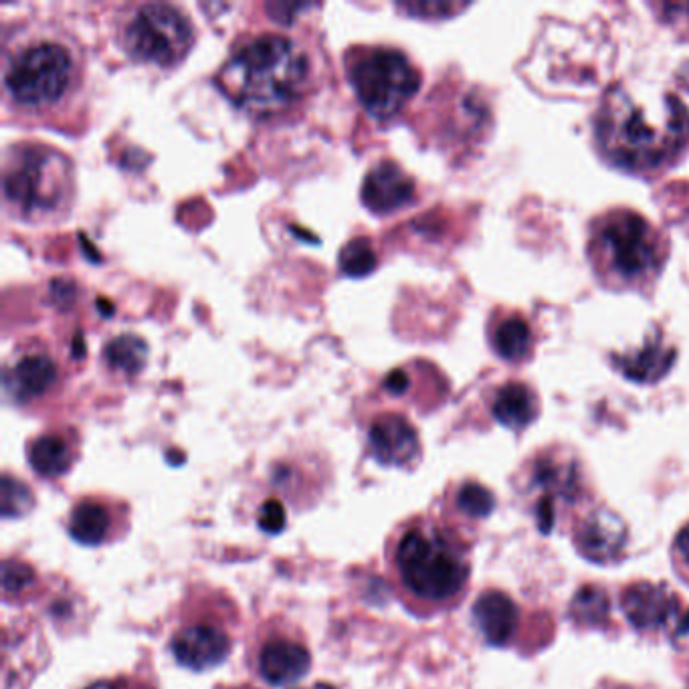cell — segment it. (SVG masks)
I'll return each instance as SVG.
<instances>
[{"mask_svg": "<svg viewBox=\"0 0 689 689\" xmlns=\"http://www.w3.org/2000/svg\"><path fill=\"white\" fill-rule=\"evenodd\" d=\"M688 136V107L676 95H641L617 85L596 117V138L608 160L635 173L671 163Z\"/></svg>", "mask_w": 689, "mask_h": 689, "instance_id": "obj_1", "label": "cell"}, {"mask_svg": "<svg viewBox=\"0 0 689 689\" xmlns=\"http://www.w3.org/2000/svg\"><path fill=\"white\" fill-rule=\"evenodd\" d=\"M310 75L304 51L283 35L251 39L219 71L217 85L234 106L273 116L302 95Z\"/></svg>", "mask_w": 689, "mask_h": 689, "instance_id": "obj_2", "label": "cell"}, {"mask_svg": "<svg viewBox=\"0 0 689 689\" xmlns=\"http://www.w3.org/2000/svg\"><path fill=\"white\" fill-rule=\"evenodd\" d=\"M397 571L410 595L441 605L461 595L469 578L466 554L441 530L415 526L397 546Z\"/></svg>", "mask_w": 689, "mask_h": 689, "instance_id": "obj_3", "label": "cell"}, {"mask_svg": "<svg viewBox=\"0 0 689 689\" xmlns=\"http://www.w3.org/2000/svg\"><path fill=\"white\" fill-rule=\"evenodd\" d=\"M591 251L603 275L625 285H637L654 280L661 271L667 247L661 233L645 217L615 211L596 222Z\"/></svg>", "mask_w": 689, "mask_h": 689, "instance_id": "obj_4", "label": "cell"}, {"mask_svg": "<svg viewBox=\"0 0 689 689\" xmlns=\"http://www.w3.org/2000/svg\"><path fill=\"white\" fill-rule=\"evenodd\" d=\"M70 164L45 146H24L4 168V197L29 217L58 211L70 192Z\"/></svg>", "mask_w": 689, "mask_h": 689, "instance_id": "obj_5", "label": "cell"}, {"mask_svg": "<svg viewBox=\"0 0 689 689\" xmlns=\"http://www.w3.org/2000/svg\"><path fill=\"white\" fill-rule=\"evenodd\" d=\"M351 82L364 109L378 119H388L409 104L421 77L400 51L373 49L352 65Z\"/></svg>", "mask_w": 689, "mask_h": 689, "instance_id": "obj_6", "label": "cell"}, {"mask_svg": "<svg viewBox=\"0 0 689 689\" xmlns=\"http://www.w3.org/2000/svg\"><path fill=\"white\" fill-rule=\"evenodd\" d=\"M73 59L61 43L45 41L24 48L4 71V87L24 107H43L58 102L70 87Z\"/></svg>", "mask_w": 689, "mask_h": 689, "instance_id": "obj_7", "label": "cell"}, {"mask_svg": "<svg viewBox=\"0 0 689 689\" xmlns=\"http://www.w3.org/2000/svg\"><path fill=\"white\" fill-rule=\"evenodd\" d=\"M124 45L136 61L170 67L185 58L192 45V27L187 17L170 4H144L126 27Z\"/></svg>", "mask_w": 689, "mask_h": 689, "instance_id": "obj_8", "label": "cell"}, {"mask_svg": "<svg viewBox=\"0 0 689 689\" xmlns=\"http://www.w3.org/2000/svg\"><path fill=\"white\" fill-rule=\"evenodd\" d=\"M623 610L637 631L689 633V608L683 613L678 596L666 586L635 583L623 593Z\"/></svg>", "mask_w": 689, "mask_h": 689, "instance_id": "obj_9", "label": "cell"}, {"mask_svg": "<svg viewBox=\"0 0 689 689\" xmlns=\"http://www.w3.org/2000/svg\"><path fill=\"white\" fill-rule=\"evenodd\" d=\"M627 544V526L607 508H598L584 515L574 532V546L586 561L596 564L615 562Z\"/></svg>", "mask_w": 689, "mask_h": 689, "instance_id": "obj_10", "label": "cell"}, {"mask_svg": "<svg viewBox=\"0 0 689 689\" xmlns=\"http://www.w3.org/2000/svg\"><path fill=\"white\" fill-rule=\"evenodd\" d=\"M368 445L374 459L390 468L409 466L421 451L415 427L400 415L378 417L368 431Z\"/></svg>", "mask_w": 689, "mask_h": 689, "instance_id": "obj_11", "label": "cell"}, {"mask_svg": "<svg viewBox=\"0 0 689 689\" xmlns=\"http://www.w3.org/2000/svg\"><path fill=\"white\" fill-rule=\"evenodd\" d=\"M231 651V639L227 633L212 625H190L176 633L173 654L176 661L192 671H205L217 667Z\"/></svg>", "mask_w": 689, "mask_h": 689, "instance_id": "obj_12", "label": "cell"}, {"mask_svg": "<svg viewBox=\"0 0 689 689\" xmlns=\"http://www.w3.org/2000/svg\"><path fill=\"white\" fill-rule=\"evenodd\" d=\"M258 666L261 678L271 686H292L307 674L312 655L304 643L271 637L259 649Z\"/></svg>", "mask_w": 689, "mask_h": 689, "instance_id": "obj_13", "label": "cell"}, {"mask_svg": "<svg viewBox=\"0 0 689 689\" xmlns=\"http://www.w3.org/2000/svg\"><path fill=\"white\" fill-rule=\"evenodd\" d=\"M415 199V182L395 163L374 166L363 182V202L378 215L395 212Z\"/></svg>", "mask_w": 689, "mask_h": 689, "instance_id": "obj_14", "label": "cell"}, {"mask_svg": "<svg viewBox=\"0 0 689 689\" xmlns=\"http://www.w3.org/2000/svg\"><path fill=\"white\" fill-rule=\"evenodd\" d=\"M473 617L478 620L481 635L495 647L512 641L518 629V607L510 596L500 591H488L479 596Z\"/></svg>", "mask_w": 689, "mask_h": 689, "instance_id": "obj_15", "label": "cell"}, {"mask_svg": "<svg viewBox=\"0 0 689 689\" xmlns=\"http://www.w3.org/2000/svg\"><path fill=\"white\" fill-rule=\"evenodd\" d=\"M58 378V368L48 356L31 354L12 364L4 374V388L14 400L24 403L45 395Z\"/></svg>", "mask_w": 689, "mask_h": 689, "instance_id": "obj_16", "label": "cell"}, {"mask_svg": "<svg viewBox=\"0 0 689 689\" xmlns=\"http://www.w3.org/2000/svg\"><path fill=\"white\" fill-rule=\"evenodd\" d=\"M493 417L502 422L503 427H510L520 431L528 427L537 417V398L532 388L522 383H508L503 385L493 398Z\"/></svg>", "mask_w": 689, "mask_h": 689, "instance_id": "obj_17", "label": "cell"}, {"mask_svg": "<svg viewBox=\"0 0 689 689\" xmlns=\"http://www.w3.org/2000/svg\"><path fill=\"white\" fill-rule=\"evenodd\" d=\"M674 361L676 351L671 346H666L661 340H649L641 351L617 358V366L631 380L655 383L666 376Z\"/></svg>", "mask_w": 689, "mask_h": 689, "instance_id": "obj_18", "label": "cell"}, {"mask_svg": "<svg viewBox=\"0 0 689 689\" xmlns=\"http://www.w3.org/2000/svg\"><path fill=\"white\" fill-rule=\"evenodd\" d=\"M112 530V515L104 503L87 500L73 508L70 518V534L85 546L102 544Z\"/></svg>", "mask_w": 689, "mask_h": 689, "instance_id": "obj_19", "label": "cell"}, {"mask_svg": "<svg viewBox=\"0 0 689 689\" xmlns=\"http://www.w3.org/2000/svg\"><path fill=\"white\" fill-rule=\"evenodd\" d=\"M29 463L41 478L63 476L73 463L70 443L59 435H43L29 447Z\"/></svg>", "mask_w": 689, "mask_h": 689, "instance_id": "obj_20", "label": "cell"}, {"mask_svg": "<svg viewBox=\"0 0 689 689\" xmlns=\"http://www.w3.org/2000/svg\"><path fill=\"white\" fill-rule=\"evenodd\" d=\"M491 344L503 361L520 363L532 351V330L524 317H503L502 322H498L493 327Z\"/></svg>", "mask_w": 689, "mask_h": 689, "instance_id": "obj_21", "label": "cell"}, {"mask_svg": "<svg viewBox=\"0 0 689 689\" xmlns=\"http://www.w3.org/2000/svg\"><path fill=\"white\" fill-rule=\"evenodd\" d=\"M146 354H148L146 342L134 334H122L117 338L109 340L104 351L107 366L116 373L124 374L140 373L142 366L146 364Z\"/></svg>", "mask_w": 689, "mask_h": 689, "instance_id": "obj_22", "label": "cell"}, {"mask_svg": "<svg viewBox=\"0 0 689 689\" xmlns=\"http://www.w3.org/2000/svg\"><path fill=\"white\" fill-rule=\"evenodd\" d=\"M608 613L610 603L601 586H583L571 605V617L586 627H603L608 620Z\"/></svg>", "mask_w": 689, "mask_h": 689, "instance_id": "obj_23", "label": "cell"}, {"mask_svg": "<svg viewBox=\"0 0 689 689\" xmlns=\"http://www.w3.org/2000/svg\"><path fill=\"white\" fill-rule=\"evenodd\" d=\"M338 265L344 275L364 278L376 269V253L366 239H354L340 251Z\"/></svg>", "mask_w": 689, "mask_h": 689, "instance_id": "obj_24", "label": "cell"}, {"mask_svg": "<svg viewBox=\"0 0 689 689\" xmlns=\"http://www.w3.org/2000/svg\"><path fill=\"white\" fill-rule=\"evenodd\" d=\"M457 505L463 514L471 518H488L493 512L495 498L488 488L479 483H466L457 493Z\"/></svg>", "mask_w": 689, "mask_h": 689, "instance_id": "obj_25", "label": "cell"}, {"mask_svg": "<svg viewBox=\"0 0 689 689\" xmlns=\"http://www.w3.org/2000/svg\"><path fill=\"white\" fill-rule=\"evenodd\" d=\"M33 503V493L24 483L12 478L2 479V512L7 518L27 514Z\"/></svg>", "mask_w": 689, "mask_h": 689, "instance_id": "obj_26", "label": "cell"}, {"mask_svg": "<svg viewBox=\"0 0 689 689\" xmlns=\"http://www.w3.org/2000/svg\"><path fill=\"white\" fill-rule=\"evenodd\" d=\"M288 522V514H285V508L281 505L278 500H268V502L261 503L258 514V524L263 532L268 534H280L281 530L285 528Z\"/></svg>", "mask_w": 689, "mask_h": 689, "instance_id": "obj_27", "label": "cell"}, {"mask_svg": "<svg viewBox=\"0 0 689 689\" xmlns=\"http://www.w3.org/2000/svg\"><path fill=\"white\" fill-rule=\"evenodd\" d=\"M31 571L21 562H4V591L17 593L23 591L27 584L31 583Z\"/></svg>", "mask_w": 689, "mask_h": 689, "instance_id": "obj_28", "label": "cell"}, {"mask_svg": "<svg viewBox=\"0 0 689 689\" xmlns=\"http://www.w3.org/2000/svg\"><path fill=\"white\" fill-rule=\"evenodd\" d=\"M403 9L415 12V14L431 11L437 12V17H443V14L461 11L463 4H453V2H410V4H403Z\"/></svg>", "mask_w": 689, "mask_h": 689, "instance_id": "obj_29", "label": "cell"}, {"mask_svg": "<svg viewBox=\"0 0 689 689\" xmlns=\"http://www.w3.org/2000/svg\"><path fill=\"white\" fill-rule=\"evenodd\" d=\"M407 386H409V376L403 370H393L385 378V388L393 395H403L407 390Z\"/></svg>", "mask_w": 689, "mask_h": 689, "instance_id": "obj_30", "label": "cell"}, {"mask_svg": "<svg viewBox=\"0 0 689 689\" xmlns=\"http://www.w3.org/2000/svg\"><path fill=\"white\" fill-rule=\"evenodd\" d=\"M676 552H678L679 561L683 562L689 571V524L676 537Z\"/></svg>", "mask_w": 689, "mask_h": 689, "instance_id": "obj_31", "label": "cell"}, {"mask_svg": "<svg viewBox=\"0 0 689 689\" xmlns=\"http://www.w3.org/2000/svg\"><path fill=\"white\" fill-rule=\"evenodd\" d=\"M87 689H116L112 683H107V681H100V683H94V686H90Z\"/></svg>", "mask_w": 689, "mask_h": 689, "instance_id": "obj_32", "label": "cell"}, {"mask_svg": "<svg viewBox=\"0 0 689 689\" xmlns=\"http://www.w3.org/2000/svg\"><path fill=\"white\" fill-rule=\"evenodd\" d=\"M310 689H334V688H332V686H327V683H317V686H314V688H310Z\"/></svg>", "mask_w": 689, "mask_h": 689, "instance_id": "obj_33", "label": "cell"}, {"mask_svg": "<svg viewBox=\"0 0 689 689\" xmlns=\"http://www.w3.org/2000/svg\"><path fill=\"white\" fill-rule=\"evenodd\" d=\"M241 689H249V688H241Z\"/></svg>", "mask_w": 689, "mask_h": 689, "instance_id": "obj_34", "label": "cell"}]
</instances>
